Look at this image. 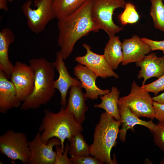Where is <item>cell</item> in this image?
Listing matches in <instances>:
<instances>
[{"mask_svg": "<svg viewBox=\"0 0 164 164\" xmlns=\"http://www.w3.org/2000/svg\"><path fill=\"white\" fill-rule=\"evenodd\" d=\"M80 86H73L70 89L66 108L76 121L82 125L86 118L85 113L88 108L85 101L87 98L82 91Z\"/></svg>", "mask_w": 164, "mask_h": 164, "instance_id": "obj_16", "label": "cell"}, {"mask_svg": "<svg viewBox=\"0 0 164 164\" xmlns=\"http://www.w3.org/2000/svg\"><path fill=\"white\" fill-rule=\"evenodd\" d=\"M141 38L142 41L149 45L151 51L160 50L162 51V53L164 54V40L158 41L145 37Z\"/></svg>", "mask_w": 164, "mask_h": 164, "instance_id": "obj_30", "label": "cell"}, {"mask_svg": "<svg viewBox=\"0 0 164 164\" xmlns=\"http://www.w3.org/2000/svg\"><path fill=\"white\" fill-rule=\"evenodd\" d=\"M121 125L120 121L116 120L106 112L100 115L99 121L95 128L93 142L90 148L91 155L103 164L116 163L115 160L111 159L110 153L112 148L116 145Z\"/></svg>", "mask_w": 164, "mask_h": 164, "instance_id": "obj_4", "label": "cell"}, {"mask_svg": "<svg viewBox=\"0 0 164 164\" xmlns=\"http://www.w3.org/2000/svg\"><path fill=\"white\" fill-rule=\"evenodd\" d=\"M35 78L34 70L30 65L19 61L15 63L10 79L21 102L23 101L32 92Z\"/></svg>", "mask_w": 164, "mask_h": 164, "instance_id": "obj_10", "label": "cell"}, {"mask_svg": "<svg viewBox=\"0 0 164 164\" xmlns=\"http://www.w3.org/2000/svg\"><path fill=\"white\" fill-rule=\"evenodd\" d=\"M123 66L140 61L145 55L151 52L149 45L145 43L136 35L123 40L122 42Z\"/></svg>", "mask_w": 164, "mask_h": 164, "instance_id": "obj_13", "label": "cell"}, {"mask_svg": "<svg viewBox=\"0 0 164 164\" xmlns=\"http://www.w3.org/2000/svg\"><path fill=\"white\" fill-rule=\"evenodd\" d=\"M92 0H88L74 12L58 19V44L64 60L70 55L79 39L100 30L92 17Z\"/></svg>", "mask_w": 164, "mask_h": 164, "instance_id": "obj_1", "label": "cell"}, {"mask_svg": "<svg viewBox=\"0 0 164 164\" xmlns=\"http://www.w3.org/2000/svg\"><path fill=\"white\" fill-rule=\"evenodd\" d=\"M41 133L39 131L31 141H29L30 154L28 164H55L56 153L53 147L56 145L61 146V141L53 137L45 143L41 140Z\"/></svg>", "mask_w": 164, "mask_h": 164, "instance_id": "obj_9", "label": "cell"}, {"mask_svg": "<svg viewBox=\"0 0 164 164\" xmlns=\"http://www.w3.org/2000/svg\"><path fill=\"white\" fill-rule=\"evenodd\" d=\"M118 109L121 118V128L119 130L120 140L124 142L126 139V133L128 129L134 132V126L136 125H142L147 127L151 132L156 124L152 120L146 121L140 119L133 113L129 108L125 105L118 103Z\"/></svg>", "mask_w": 164, "mask_h": 164, "instance_id": "obj_17", "label": "cell"}, {"mask_svg": "<svg viewBox=\"0 0 164 164\" xmlns=\"http://www.w3.org/2000/svg\"><path fill=\"white\" fill-rule=\"evenodd\" d=\"M60 50L56 54V59L53 62L55 68L59 74L58 79L54 81L53 87L59 91L61 96L60 104L66 107L67 104V95L70 88L73 86H80L81 82L75 77H72L69 74Z\"/></svg>", "mask_w": 164, "mask_h": 164, "instance_id": "obj_12", "label": "cell"}, {"mask_svg": "<svg viewBox=\"0 0 164 164\" xmlns=\"http://www.w3.org/2000/svg\"><path fill=\"white\" fill-rule=\"evenodd\" d=\"M74 74L81 82V87L85 89L86 97L92 100L108 93V89L103 90L96 84L97 76L86 66L78 64L74 68Z\"/></svg>", "mask_w": 164, "mask_h": 164, "instance_id": "obj_14", "label": "cell"}, {"mask_svg": "<svg viewBox=\"0 0 164 164\" xmlns=\"http://www.w3.org/2000/svg\"><path fill=\"white\" fill-rule=\"evenodd\" d=\"M149 93L142 89L134 80L129 94L120 98L118 103L128 107L138 117L153 119L155 117L154 101Z\"/></svg>", "mask_w": 164, "mask_h": 164, "instance_id": "obj_8", "label": "cell"}, {"mask_svg": "<svg viewBox=\"0 0 164 164\" xmlns=\"http://www.w3.org/2000/svg\"><path fill=\"white\" fill-rule=\"evenodd\" d=\"M120 94V92L118 88L112 87L110 92L100 96L101 102L94 105V107L103 109L108 114L113 117L116 120L121 121L118 109Z\"/></svg>", "mask_w": 164, "mask_h": 164, "instance_id": "obj_21", "label": "cell"}, {"mask_svg": "<svg viewBox=\"0 0 164 164\" xmlns=\"http://www.w3.org/2000/svg\"><path fill=\"white\" fill-rule=\"evenodd\" d=\"M9 79L0 70V112L2 114L21 105V102L17 97L15 86Z\"/></svg>", "mask_w": 164, "mask_h": 164, "instance_id": "obj_18", "label": "cell"}, {"mask_svg": "<svg viewBox=\"0 0 164 164\" xmlns=\"http://www.w3.org/2000/svg\"><path fill=\"white\" fill-rule=\"evenodd\" d=\"M53 0H36V8L31 7L32 1L28 0L22 5V9L27 19V25L30 30L38 34L45 29L46 25L55 18L52 7Z\"/></svg>", "mask_w": 164, "mask_h": 164, "instance_id": "obj_6", "label": "cell"}, {"mask_svg": "<svg viewBox=\"0 0 164 164\" xmlns=\"http://www.w3.org/2000/svg\"><path fill=\"white\" fill-rule=\"evenodd\" d=\"M119 19L123 25L137 22L139 19V15L135 6L131 3H126L124 10L119 16Z\"/></svg>", "mask_w": 164, "mask_h": 164, "instance_id": "obj_25", "label": "cell"}, {"mask_svg": "<svg viewBox=\"0 0 164 164\" xmlns=\"http://www.w3.org/2000/svg\"><path fill=\"white\" fill-rule=\"evenodd\" d=\"M55 147L56 155L55 164H72L70 158L68 157L67 155L68 153V144L66 143L63 152L62 151L60 145H56Z\"/></svg>", "mask_w": 164, "mask_h": 164, "instance_id": "obj_28", "label": "cell"}, {"mask_svg": "<svg viewBox=\"0 0 164 164\" xmlns=\"http://www.w3.org/2000/svg\"><path fill=\"white\" fill-rule=\"evenodd\" d=\"M7 1V2H12L13 0H5Z\"/></svg>", "mask_w": 164, "mask_h": 164, "instance_id": "obj_35", "label": "cell"}, {"mask_svg": "<svg viewBox=\"0 0 164 164\" xmlns=\"http://www.w3.org/2000/svg\"><path fill=\"white\" fill-rule=\"evenodd\" d=\"M161 163V164H164V159H163L162 160Z\"/></svg>", "mask_w": 164, "mask_h": 164, "instance_id": "obj_34", "label": "cell"}, {"mask_svg": "<svg viewBox=\"0 0 164 164\" xmlns=\"http://www.w3.org/2000/svg\"><path fill=\"white\" fill-rule=\"evenodd\" d=\"M89 0H53L52 7L57 19L74 12Z\"/></svg>", "mask_w": 164, "mask_h": 164, "instance_id": "obj_22", "label": "cell"}, {"mask_svg": "<svg viewBox=\"0 0 164 164\" xmlns=\"http://www.w3.org/2000/svg\"><path fill=\"white\" fill-rule=\"evenodd\" d=\"M7 1L5 0H0V9L6 10L8 9Z\"/></svg>", "mask_w": 164, "mask_h": 164, "instance_id": "obj_33", "label": "cell"}, {"mask_svg": "<svg viewBox=\"0 0 164 164\" xmlns=\"http://www.w3.org/2000/svg\"><path fill=\"white\" fill-rule=\"evenodd\" d=\"M141 88L149 92H152L155 96L161 91L164 90V74L152 82L142 85Z\"/></svg>", "mask_w": 164, "mask_h": 164, "instance_id": "obj_27", "label": "cell"}, {"mask_svg": "<svg viewBox=\"0 0 164 164\" xmlns=\"http://www.w3.org/2000/svg\"><path fill=\"white\" fill-rule=\"evenodd\" d=\"M28 142L24 133L8 130L0 136V151L13 161L28 164L30 154Z\"/></svg>", "mask_w": 164, "mask_h": 164, "instance_id": "obj_7", "label": "cell"}, {"mask_svg": "<svg viewBox=\"0 0 164 164\" xmlns=\"http://www.w3.org/2000/svg\"><path fill=\"white\" fill-rule=\"evenodd\" d=\"M135 65L140 68L137 77L143 79L142 85L150 78H159L164 74V55L159 57L155 53H151L145 56Z\"/></svg>", "mask_w": 164, "mask_h": 164, "instance_id": "obj_15", "label": "cell"}, {"mask_svg": "<svg viewBox=\"0 0 164 164\" xmlns=\"http://www.w3.org/2000/svg\"><path fill=\"white\" fill-rule=\"evenodd\" d=\"M151 132L155 145L164 151V121H159Z\"/></svg>", "mask_w": 164, "mask_h": 164, "instance_id": "obj_26", "label": "cell"}, {"mask_svg": "<svg viewBox=\"0 0 164 164\" xmlns=\"http://www.w3.org/2000/svg\"><path fill=\"white\" fill-rule=\"evenodd\" d=\"M44 113L39 128V131L41 132V140L47 143L52 138H59L61 142L62 151L63 152L65 140H68L73 136L81 133L83 130L82 125L76 121L66 107H61L56 113L45 109Z\"/></svg>", "mask_w": 164, "mask_h": 164, "instance_id": "obj_3", "label": "cell"}, {"mask_svg": "<svg viewBox=\"0 0 164 164\" xmlns=\"http://www.w3.org/2000/svg\"><path fill=\"white\" fill-rule=\"evenodd\" d=\"M153 106L155 112V118L159 121H164V104L154 101Z\"/></svg>", "mask_w": 164, "mask_h": 164, "instance_id": "obj_31", "label": "cell"}, {"mask_svg": "<svg viewBox=\"0 0 164 164\" xmlns=\"http://www.w3.org/2000/svg\"><path fill=\"white\" fill-rule=\"evenodd\" d=\"M154 101L161 104H164V92L152 97Z\"/></svg>", "mask_w": 164, "mask_h": 164, "instance_id": "obj_32", "label": "cell"}, {"mask_svg": "<svg viewBox=\"0 0 164 164\" xmlns=\"http://www.w3.org/2000/svg\"><path fill=\"white\" fill-rule=\"evenodd\" d=\"M68 141V153L71 156L84 157L91 155L90 145L86 143L81 133L73 136Z\"/></svg>", "mask_w": 164, "mask_h": 164, "instance_id": "obj_23", "label": "cell"}, {"mask_svg": "<svg viewBox=\"0 0 164 164\" xmlns=\"http://www.w3.org/2000/svg\"><path fill=\"white\" fill-rule=\"evenodd\" d=\"M104 55L114 70L118 68L123 57L122 42L118 36L114 35L109 37L104 48Z\"/></svg>", "mask_w": 164, "mask_h": 164, "instance_id": "obj_20", "label": "cell"}, {"mask_svg": "<svg viewBox=\"0 0 164 164\" xmlns=\"http://www.w3.org/2000/svg\"><path fill=\"white\" fill-rule=\"evenodd\" d=\"M29 63L34 70L35 78L32 92L20 106V109L24 111L46 104L56 91L53 85L55 76L53 62L41 58L31 59Z\"/></svg>", "mask_w": 164, "mask_h": 164, "instance_id": "obj_2", "label": "cell"}, {"mask_svg": "<svg viewBox=\"0 0 164 164\" xmlns=\"http://www.w3.org/2000/svg\"><path fill=\"white\" fill-rule=\"evenodd\" d=\"M125 0H92L91 15L100 29L104 30L109 37L123 30L122 27L116 25L113 20L114 10L124 8Z\"/></svg>", "mask_w": 164, "mask_h": 164, "instance_id": "obj_5", "label": "cell"}, {"mask_svg": "<svg viewBox=\"0 0 164 164\" xmlns=\"http://www.w3.org/2000/svg\"><path fill=\"white\" fill-rule=\"evenodd\" d=\"M150 14L155 28L164 33V4L162 0H150Z\"/></svg>", "mask_w": 164, "mask_h": 164, "instance_id": "obj_24", "label": "cell"}, {"mask_svg": "<svg viewBox=\"0 0 164 164\" xmlns=\"http://www.w3.org/2000/svg\"><path fill=\"white\" fill-rule=\"evenodd\" d=\"M82 46L86 51V54L83 56L75 57L76 61L87 67L97 77L103 79L112 77L119 78V76L110 65L104 54L94 53L90 46L86 43H83Z\"/></svg>", "mask_w": 164, "mask_h": 164, "instance_id": "obj_11", "label": "cell"}, {"mask_svg": "<svg viewBox=\"0 0 164 164\" xmlns=\"http://www.w3.org/2000/svg\"><path fill=\"white\" fill-rule=\"evenodd\" d=\"M72 164H103L98 159L90 155L84 157L71 156Z\"/></svg>", "mask_w": 164, "mask_h": 164, "instance_id": "obj_29", "label": "cell"}, {"mask_svg": "<svg viewBox=\"0 0 164 164\" xmlns=\"http://www.w3.org/2000/svg\"><path fill=\"white\" fill-rule=\"evenodd\" d=\"M15 40V35L9 29L5 28L0 32V70L9 79L14 65L10 61L8 52L10 45Z\"/></svg>", "mask_w": 164, "mask_h": 164, "instance_id": "obj_19", "label": "cell"}]
</instances>
